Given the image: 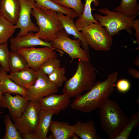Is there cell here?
<instances>
[{
    "label": "cell",
    "mask_w": 139,
    "mask_h": 139,
    "mask_svg": "<svg viewBox=\"0 0 139 139\" xmlns=\"http://www.w3.org/2000/svg\"><path fill=\"white\" fill-rule=\"evenodd\" d=\"M118 76L117 72H115L110 74L104 81L95 82L89 91L75 98L71 104V108L86 113L99 108L114 91Z\"/></svg>",
    "instance_id": "1"
},
{
    "label": "cell",
    "mask_w": 139,
    "mask_h": 139,
    "mask_svg": "<svg viewBox=\"0 0 139 139\" xmlns=\"http://www.w3.org/2000/svg\"><path fill=\"white\" fill-rule=\"evenodd\" d=\"M100 126L108 135L109 139H114L125 128L129 120L118 102L109 98L99 108Z\"/></svg>",
    "instance_id": "2"
},
{
    "label": "cell",
    "mask_w": 139,
    "mask_h": 139,
    "mask_svg": "<svg viewBox=\"0 0 139 139\" xmlns=\"http://www.w3.org/2000/svg\"><path fill=\"white\" fill-rule=\"evenodd\" d=\"M95 71L90 62L79 59L75 74L65 82L63 93L70 98H75L89 91L95 82Z\"/></svg>",
    "instance_id": "3"
},
{
    "label": "cell",
    "mask_w": 139,
    "mask_h": 139,
    "mask_svg": "<svg viewBox=\"0 0 139 139\" xmlns=\"http://www.w3.org/2000/svg\"><path fill=\"white\" fill-rule=\"evenodd\" d=\"M31 15L35 18L39 28L36 36L47 42L56 38L63 28L55 11L43 10L33 6Z\"/></svg>",
    "instance_id": "4"
},
{
    "label": "cell",
    "mask_w": 139,
    "mask_h": 139,
    "mask_svg": "<svg viewBox=\"0 0 139 139\" xmlns=\"http://www.w3.org/2000/svg\"><path fill=\"white\" fill-rule=\"evenodd\" d=\"M97 11L105 15L96 13L93 14V17L102 27H105L110 36L112 37L118 34L119 31L125 30L131 36L132 25L137 16L128 17L119 12L111 11L107 7L98 8Z\"/></svg>",
    "instance_id": "5"
},
{
    "label": "cell",
    "mask_w": 139,
    "mask_h": 139,
    "mask_svg": "<svg viewBox=\"0 0 139 139\" xmlns=\"http://www.w3.org/2000/svg\"><path fill=\"white\" fill-rule=\"evenodd\" d=\"M40 109L37 100L29 101L21 116L14 120V124L23 138L32 139L38 125Z\"/></svg>",
    "instance_id": "6"
},
{
    "label": "cell",
    "mask_w": 139,
    "mask_h": 139,
    "mask_svg": "<svg viewBox=\"0 0 139 139\" xmlns=\"http://www.w3.org/2000/svg\"><path fill=\"white\" fill-rule=\"evenodd\" d=\"M81 32L88 45L95 50L108 51L110 49L112 38L99 22L91 23L83 29Z\"/></svg>",
    "instance_id": "7"
},
{
    "label": "cell",
    "mask_w": 139,
    "mask_h": 139,
    "mask_svg": "<svg viewBox=\"0 0 139 139\" xmlns=\"http://www.w3.org/2000/svg\"><path fill=\"white\" fill-rule=\"evenodd\" d=\"M50 42L52 47L65 52L72 60L77 58L90 62V56L80 46H82L80 40L70 38L63 28L60 30L58 37Z\"/></svg>",
    "instance_id": "8"
},
{
    "label": "cell",
    "mask_w": 139,
    "mask_h": 139,
    "mask_svg": "<svg viewBox=\"0 0 139 139\" xmlns=\"http://www.w3.org/2000/svg\"><path fill=\"white\" fill-rule=\"evenodd\" d=\"M16 51L24 58L28 67L37 71L44 61L49 58H57V56L55 49L47 47L23 48L19 49Z\"/></svg>",
    "instance_id": "9"
},
{
    "label": "cell",
    "mask_w": 139,
    "mask_h": 139,
    "mask_svg": "<svg viewBox=\"0 0 139 139\" xmlns=\"http://www.w3.org/2000/svg\"><path fill=\"white\" fill-rule=\"evenodd\" d=\"M34 84L27 89L26 98L29 101L38 100L52 94H56L58 88L48 78V75L40 71Z\"/></svg>",
    "instance_id": "10"
},
{
    "label": "cell",
    "mask_w": 139,
    "mask_h": 139,
    "mask_svg": "<svg viewBox=\"0 0 139 139\" xmlns=\"http://www.w3.org/2000/svg\"><path fill=\"white\" fill-rule=\"evenodd\" d=\"M20 8L18 19L15 25L20 30L17 36L23 35L29 32H37L39 30L31 19L32 8L35 2L34 0H19Z\"/></svg>",
    "instance_id": "11"
},
{
    "label": "cell",
    "mask_w": 139,
    "mask_h": 139,
    "mask_svg": "<svg viewBox=\"0 0 139 139\" xmlns=\"http://www.w3.org/2000/svg\"><path fill=\"white\" fill-rule=\"evenodd\" d=\"M29 101L19 94H16L14 96L11 94L5 93L0 101V107L3 108H7L10 114L14 120L20 117L24 111Z\"/></svg>",
    "instance_id": "12"
},
{
    "label": "cell",
    "mask_w": 139,
    "mask_h": 139,
    "mask_svg": "<svg viewBox=\"0 0 139 139\" xmlns=\"http://www.w3.org/2000/svg\"><path fill=\"white\" fill-rule=\"evenodd\" d=\"M11 50L16 51L18 50L41 46L48 47L55 49L62 55L64 52L52 47L50 42H45L36 36L33 32H28L20 36L11 37L9 39Z\"/></svg>",
    "instance_id": "13"
},
{
    "label": "cell",
    "mask_w": 139,
    "mask_h": 139,
    "mask_svg": "<svg viewBox=\"0 0 139 139\" xmlns=\"http://www.w3.org/2000/svg\"><path fill=\"white\" fill-rule=\"evenodd\" d=\"M70 98L67 94L60 95L52 94L37 100L40 110H52L57 115L67 107L71 102Z\"/></svg>",
    "instance_id": "14"
},
{
    "label": "cell",
    "mask_w": 139,
    "mask_h": 139,
    "mask_svg": "<svg viewBox=\"0 0 139 139\" xmlns=\"http://www.w3.org/2000/svg\"><path fill=\"white\" fill-rule=\"evenodd\" d=\"M38 71L30 67L16 71L11 72L9 78L20 86L28 89L32 86L36 80Z\"/></svg>",
    "instance_id": "15"
},
{
    "label": "cell",
    "mask_w": 139,
    "mask_h": 139,
    "mask_svg": "<svg viewBox=\"0 0 139 139\" xmlns=\"http://www.w3.org/2000/svg\"><path fill=\"white\" fill-rule=\"evenodd\" d=\"M57 15L62 27L67 35H71L75 39L81 41L83 49L90 56L89 45L81 32H80L75 25L73 18L68 15L57 12Z\"/></svg>",
    "instance_id": "16"
},
{
    "label": "cell",
    "mask_w": 139,
    "mask_h": 139,
    "mask_svg": "<svg viewBox=\"0 0 139 139\" xmlns=\"http://www.w3.org/2000/svg\"><path fill=\"white\" fill-rule=\"evenodd\" d=\"M20 8L19 0H0V15L14 24L17 22Z\"/></svg>",
    "instance_id": "17"
},
{
    "label": "cell",
    "mask_w": 139,
    "mask_h": 139,
    "mask_svg": "<svg viewBox=\"0 0 139 139\" xmlns=\"http://www.w3.org/2000/svg\"><path fill=\"white\" fill-rule=\"evenodd\" d=\"M0 89L3 95L5 93L19 94L25 97L27 89L20 86L11 79L7 72L0 66Z\"/></svg>",
    "instance_id": "18"
},
{
    "label": "cell",
    "mask_w": 139,
    "mask_h": 139,
    "mask_svg": "<svg viewBox=\"0 0 139 139\" xmlns=\"http://www.w3.org/2000/svg\"><path fill=\"white\" fill-rule=\"evenodd\" d=\"M54 115L55 112L53 110H40L38 125L32 139H47V133Z\"/></svg>",
    "instance_id": "19"
},
{
    "label": "cell",
    "mask_w": 139,
    "mask_h": 139,
    "mask_svg": "<svg viewBox=\"0 0 139 139\" xmlns=\"http://www.w3.org/2000/svg\"><path fill=\"white\" fill-rule=\"evenodd\" d=\"M49 130L54 139H70L75 134L74 125H70L67 122L51 120Z\"/></svg>",
    "instance_id": "20"
},
{
    "label": "cell",
    "mask_w": 139,
    "mask_h": 139,
    "mask_svg": "<svg viewBox=\"0 0 139 139\" xmlns=\"http://www.w3.org/2000/svg\"><path fill=\"white\" fill-rule=\"evenodd\" d=\"M74 133L82 139H100L94 122L89 120L86 122L78 121L74 125Z\"/></svg>",
    "instance_id": "21"
},
{
    "label": "cell",
    "mask_w": 139,
    "mask_h": 139,
    "mask_svg": "<svg viewBox=\"0 0 139 139\" xmlns=\"http://www.w3.org/2000/svg\"><path fill=\"white\" fill-rule=\"evenodd\" d=\"M98 6L100 3L98 0H85V4L82 13L74 22L77 29L81 31L83 29L92 23L98 22L93 18L91 12V4Z\"/></svg>",
    "instance_id": "22"
},
{
    "label": "cell",
    "mask_w": 139,
    "mask_h": 139,
    "mask_svg": "<svg viewBox=\"0 0 139 139\" xmlns=\"http://www.w3.org/2000/svg\"><path fill=\"white\" fill-rule=\"evenodd\" d=\"M34 5L41 9L51 10L70 16L74 18L77 17L75 12L72 9L58 5L52 0H34Z\"/></svg>",
    "instance_id": "23"
},
{
    "label": "cell",
    "mask_w": 139,
    "mask_h": 139,
    "mask_svg": "<svg viewBox=\"0 0 139 139\" xmlns=\"http://www.w3.org/2000/svg\"><path fill=\"white\" fill-rule=\"evenodd\" d=\"M114 11L128 17L137 16L139 14V5L137 0H121L119 5Z\"/></svg>",
    "instance_id": "24"
},
{
    "label": "cell",
    "mask_w": 139,
    "mask_h": 139,
    "mask_svg": "<svg viewBox=\"0 0 139 139\" xmlns=\"http://www.w3.org/2000/svg\"><path fill=\"white\" fill-rule=\"evenodd\" d=\"M16 29L15 25L0 15V44L7 42Z\"/></svg>",
    "instance_id": "25"
},
{
    "label": "cell",
    "mask_w": 139,
    "mask_h": 139,
    "mask_svg": "<svg viewBox=\"0 0 139 139\" xmlns=\"http://www.w3.org/2000/svg\"><path fill=\"white\" fill-rule=\"evenodd\" d=\"M9 65L11 72L18 71L28 67L24 58L16 51H10Z\"/></svg>",
    "instance_id": "26"
},
{
    "label": "cell",
    "mask_w": 139,
    "mask_h": 139,
    "mask_svg": "<svg viewBox=\"0 0 139 139\" xmlns=\"http://www.w3.org/2000/svg\"><path fill=\"white\" fill-rule=\"evenodd\" d=\"M139 125V112L132 114L125 128L114 139H128L132 131Z\"/></svg>",
    "instance_id": "27"
},
{
    "label": "cell",
    "mask_w": 139,
    "mask_h": 139,
    "mask_svg": "<svg viewBox=\"0 0 139 139\" xmlns=\"http://www.w3.org/2000/svg\"><path fill=\"white\" fill-rule=\"evenodd\" d=\"M4 122L6 127V131L5 135L2 139H23L8 114L5 116Z\"/></svg>",
    "instance_id": "28"
},
{
    "label": "cell",
    "mask_w": 139,
    "mask_h": 139,
    "mask_svg": "<svg viewBox=\"0 0 139 139\" xmlns=\"http://www.w3.org/2000/svg\"><path fill=\"white\" fill-rule=\"evenodd\" d=\"M66 72L64 67H57L48 76L49 80L58 88H60L67 80Z\"/></svg>",
    "instance_id": "29"
},
{
    "label": "cell",
    "mask_w": 139,
    "mask_h": 139,
    "mask_svg": "<svg viewBox=\"0 0 139 139\" xmlns=\"http://www.w3.org/2000/svg\"><path fill=\"white\" fill-rule=\"evenodd\" d=\"M56 4L71 8L76 13L77 17H79L83 13L84 4L81 0H52Z\"/></svg>",
    "instance_id": "30"
},
{
    "label": "cell",
    "mask_w": 139,
    "mask_h": 139,
    "mask_svg": "<svg viewBox=\"0 0 139 139\" xmlns=\"http://www.w3.org/2000/svg\"><path fill=\"white\" fill-rule=\"evenodd\" d=\"M60 67V60L57 57L49 59L44 61L40 66L38 71L48 75L55 68Z\"/></svg>",
    "instance_id": "31"
},
{
    "label": "cell",
    "mask_w": 139,
    "mask_h": 139,
    "mask_svg": "<svg viewBox=\"0 0 139 139\" xmlns=\"http://www.w3.org/2000/svg\"><path fill=\"white\" fill-rule=\"evenodd\" d=\"M10 53L7 42L0 44V66L7 72H11L9 65Z\"/></svg>",
    "instance_id": "32"
},
{
    "label": "cell",
    "mask_w": 139,
    "mask_h": 139,
    "mask_svg": "<svg viewBox=\"0 0 139 139\" xmlns=\"http://www.w3.org/2000/svg\"><path fill=\"white\" fill-rule=\"evenodd\" d=\"M115 86L119 92L125 93L129 90L131 84L128 80L125 79H121L118 81Z\"/></svg>",
    "instance_id": "33"
},
{
    "label": "cell",
    "mask_w": 139,
    "mask_h": 139,
    "mask_svg": "<svg viewBox=\"0 0 139 139\" xmlns=\"http://www.w3.org/2000/svg\"><path fill=\"white\" fill-rule=\"evenodd\" d=\"M133 29L135 31V36L136 39V42L139 44V20L135 19L132 25Z\"/></svg>",
    "instance_id": "34"
},
{
    "label": "cell",
    "mask_w": 139,
    "mask_h": 139,
    "mask_svg": "<svg viewBox=\"0 0 139 139\" xmlns=\"http://www.w3.org/2000/svg\"><path fill=\"white\" fill-rule=\"evenodd\" d=\"M128 73L132 76L134 78H139V72L138 71L133 67H130L127 70Z\"/></svg>",
    "instance_id": "35"
},
{
    "label": "cell",
    "mask_w": 139,
    "mask_h": 139,
    "mask_svg": "<svg viewBox=\"0 0 139 139\" xmlns=\"http://www.w3.org/2000/svg\"><path fill=\"white\" fill-rule=\"evenodd\" d=\"M134 63L135 65L137 66H139V56L136 58L134 61Z\"/></svg>",
    "instance_id": "36"
},
{
    "label": "cell",
    "mask_w": 139,
    "mask_h": 139,
    "mask_svg": "<svg viewBox=\"0 0 139 139\" xmlns=\"http://www.w3.org/2000/svg\"><path fill=\"white\" fill-rule=\"evenodd\" d=\"M72 139H79V137L75 134H74L71 138Z\"/></svg>",
    "instance_id": "37"
},
{
    "label": "cell",
    "mask_w": 139,
    "mask_h": 139,
    "mask_svg": "<svg viewBox=\"0 0 139 139\" xmlns=\"http://www.w3.org/2000/svg\"><path fill=\"white\" fill-rule=\"evenodd\" d=\"M3 95L0 89V101H1V100L3 97Z\"/></svg>",
    "instance_id": "38"
},
{
    "label": "cell",
    "mask_w": 139,
    "mask_h": 139,
    "mask_svg": "<svg viewBox=\"0 0 139 139\" xmlns=\"http://www.w3.org/2000/svg\"><path fill=\"white\" fill-rule=\"evenodd\" d=\"M3 113V112H2V111H0V114H2V113Z\"/></svg>",
    "instance_id": "39"
}]
</instances>
